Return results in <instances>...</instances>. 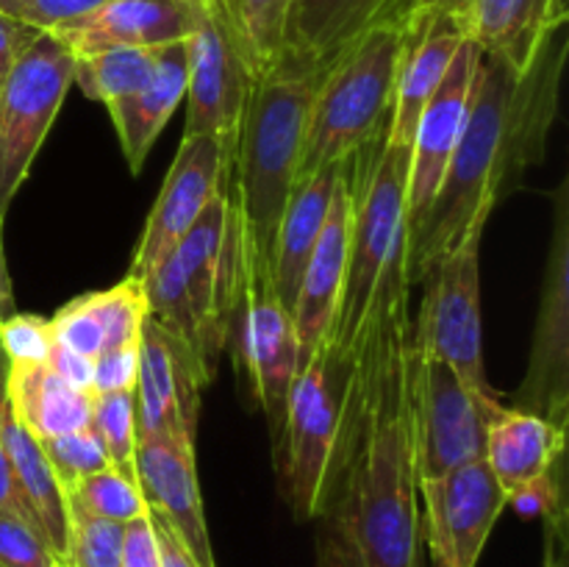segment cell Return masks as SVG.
<instances>
[{"label": "cell", "instance_id": "6", "mask_svg": "<svg viewBox=\"0 0 569 567\" xmlns=\"http://www.w3.org/2000/svg\"><path fill=\"white\" fill-rule=\"evenodd\" d=\"M350 384L353 356L322 345L289 389L276 465L283 498L298 520H317L322 509L348 417Z\"/></svg>", "mask_w": 569, "mask_h": 567}, {"label": "cell", "instance_id": "20", "mask_svg": "<svg viewBox=\"0 0 569 567\" xmlns=\"http://www.w3.org/2000/svg\"><path fill=\"white\" fill-rule=\"evenodd\" d=\"M350 220H353V192H350L348 172H345L342 165L326 226H322L320 239L311 250V259L303 270V281H300V292L292 309L295 331H298L300 342V367L331 339L339 298H342L345 267H348Z\"/></svg>", "mask_w": 569, "mask_h": 567}, {"label": "cell", "instance_id": "8", "mask_svg": "<svg viewBox=\"0 0 569 567\" xmlns=\"http://www.w3.org/2000/svg\"><path fill=\"white\" fill-rule=\"evenodd\" d=\"M228 342H233V361L248 378L250 392L264 411L272 450H276L287 420L289 389L300 367V342L292 315L278 300L270 272L239 261L237 248H233Z\"/></svg>", "mask_w": 569, "mask_h": 567}, {"label": "cell", "instance_id": "11", "mask_svg": "<svg viewBox=\"0 0 569 567\" xmlns=\"http://www.w3.org/2000/svg\"><path fill=\"white\" fill-rule=\"evenodd\" d=\"M553 242L545 265L526 378L515 409L567 428L569 417V178L553 192Z\"/></svg>", "mask_w": 569, "mask_h": 567}, {"label": "cell", "instance_id": "33", "mask_svg": "<svg viewBox=\"0 0 569 567\" xmlns=\"http://www.w3.org/2000/svg\"><path fill=\"white\" fill-rule=\"evenodd\" d=\"M42 448L50 467H53L56 478H59L61 489H64V495L83 476H92V472L103 470V467H111L109 450H106L103 439L94 431L92 422L78 428V431L61 434V437L53 439H42Z\"/></svg>", "mask_w": 569, "mask_h": 567}, {"label": "cell", "instance_id": "36", "mask_svg": "<svg viewBox=\"0 0 569 567\" xmlns=\"http://www.w3.org/2000/svg\"><path fill=\"white\" fill-rule=\"evenodd\" d=\"M50 320V331H53V339L61 345V348L72 350V354H81L87 359H98L106 348L103 328H100L98 317L89 309L87 298H76L70 304L61 306Z\"/></svg>", "mask_w": 569, "mask_h": 567}, {"label": "cell", "instance_id": "34", "mask_svg": "<svg viewBox=\"0 0 569 567\" xmlns=\"http://www.w3.org/2000/svg\"><path fill=\"white\" fill-rule=\"evenodd\" d=\"M53 350V331L48 317L20 315L0 320V354L9 365H48Z\"/></svg>", "mask_w": 569, "mask_h": 567}, {"label": "cell", "instance_id": "9", "mask_svg": "<svg viewBox=\"0 0 569 567\" xmlns=\"http://www.w3.org/2000/svg\"><path fill=\"white\" fill-rule=\"evenodd\" d=\"M76 56L56 33L42 31L0 81V217L42 150L72 87Z\"/></svg>", "mask_w": 569, "mask_h": 567}, {"label": "cell", "instance_id": "16", "mask_svg": "<svg viewBox=\"0 0 569 567\" xmlns=\"http://www.w3.org/2000/svg\"><path fill=\"white\" fill-rule=\"evenodd\" d=\"M481 48L465 39L459 53L450 61L442 83L422 109L415 128L409 153V178H406V228L415 226L422 211L431 206L445 170H448L453 150L459 145L467 111H470L472 81Z\"/></svg>", "mask_w": 569, "mask_h": 567}, {"label": "cell", "instance_id": "17", "mask_svg": "<svg viewBox=\"0 0 569 567\" xmlns=\"http://www.w3.org/2000/svg\"><path fill=\"white\" fill-rule=\"evenodd\" d=\"M137 484L150 511L164 517L200 567H217L206 528L194 437L159 434L137 445Z\"/></svg>", "mask_w": 569, "mask_h": 567}, {"label": "cell", "instance_id": "21", "mask_svg": "<svg viewBox=\"0 0 569 567\" xmlns=\"http://www.w3.org/2000/svg\"><path fill=\"white\" fill-rule=\"evenodd\" d=\"M467 39L456 17L445 14H409L406 17V48L400 59L398 83H395L392 111L387 122V139L411 148L415 128L422 109L442 83L450 61Z\"/></svg>", "mask_w": 569, "mask_h": 567}, {"label": "cell", "instance_id": "43", "mask_svg": "<svg viewBox=\"0 0 569 567\" xmlns=\"http://www.w3.org/2000/svg\"><path fill=\"white\" fill-rule=\"evenodd\" d=\"M0 509L17 511V515H22L26 520H31L33 526L39 528L37 517H33L31 506H28L26 495H22L20 484H17L14 478V470H11L9 465V456H6V448H3V437H0Z\"/></svg>", "mask_w": 569, "mask_h": 567}, {"label": "cell", "instance_id": "22", "mask_svg": "<svg viewBox=\"0 0 569 567\" xmlns=\"http://www.w3.org/2000/svg\"><path fill=\"white\" fill-rule=\"evenodd\" d=\"M565 445L567 428L503 404L489 420L483 459L511 500L531 484L561 470Z\"/></svg>", "mask_w": 569, "mask_h": 567}, {"label": "cell", "instance_id": "42", "mask_svg": "<svg viewBox=\"0 0 569 567\" xmlns=\"http://www.w3.org/2000/svg\"><path fill=\"white\" fill-rule=\"evenodd\" d=\"M150 520H153L156 528V539H159V554H161V567H200L198 559L189 554V548L183 545V539L172 531L170 523L164 520L161 515L150 511Z\"/></svg>", "mask_w": 569, "mask_h": 567}, {"label": "cell", "instance_id": "31", "mask_svg": "<svg viewBox=\"0 0 569 567\" xmlns=\"http://www.w3.org/2000/svg\"><path fill=\"white\" fill-rule=\"evenodd\" d=\"M92 426L109 450L111 467L137 478V395L111 392L92 398Z\"/></svg>", "mask_w": 569, "mask_h": 567}, {"label": "cell", "instance_id": "25", "mask_svg": "<svg viewBox=\"0 0 569 567\" xmlns=\"http://www.w3.org/2000/svg\"><path fill=\"white\" fill-rule=\"evenodd\" d=\"M187 81L189 39H183V42H172L161 48L159 67H156V76L150 78L148 87L106 106L131 172L142 170L144 159H148L159 133L164 131L167 120L181 106L183 94H187Z\"/></svg>", "mask_w": 569, "mask_h": 567}, {"label": "cell", "instance_id": "30", "mask_svg": "<svg viewBox=\"0 0 569 567\" xmlns=\"http://www.w3.org/2000/svg\"><path fill=\"white\" fill-rule=\"evenodd\" d=\"M67 504H76L78 509L89 511V515L114 523H128L133 517L148 515V504L139 493L137 478H128L126 472L114 470V467H103V470L72 484L67 489Z\"/></svg>", "mask_w": 569, "mask_h": 567}, {"label": "cell", "instance_id": "26", "mask_svg": "<svg viewBox=\"0 0 569 567\" xmlns=\"http://www.w3.org/2000/svg\"><path fill=\"white\" fill-rule=\"evenodd\" d=\"M6 395L17 420L39 442L78 431L92 422L94 395L67 384L48 365H9Z\"/></svg>", "mask_w": 569, "mask_h": 567}, {"label": "cell", "instance_id": "37", "mask_svg": "<svg viewBox=\"0 0 569 567\" xmlns=\"http://www.w3.org/2000/svg\"><path fill=\"white\" fill-rule=\"evenodd\" d=\"M103 3L106 0H0V11L22 26L56 33Z\"/></svg>", "mask_w": 569, "mask_h": 567}, {"label": "cell", "instance_id": "35", "mask_svg": "<svg viewBox=\"0 0 569 567\" xmlns=\"http://www.w3.org/2000/svg\"><path fill=\"white\" fill-rule=\"evenodd\" d=\"M56 554L31 520L0 509V567H53Z\"/></svg>", "mask_w": 569, "mask_h": 567}, {"label": "cell", "instance_id": "44", "mask_svg": "<svg viewBox=\"0 0 569 567\" xmlns=\"http://www.w3.org/2000/svg\"><path fill=\"white\" fill-rule=\"evenodd\" d=\"M476 0H409V14H445L456 17V20H465V14L470 11V6Z\"/></svg>", "mask_w": 569, "mask_h": 567}, {"label": "cell", "instance_id": "39", "mask_svg": "<svg viewBox=\"0 0 569 567\" xmlns=\"http://www.w3.org/2000/svg\"><path fill=\"white\" fill-rule=\"evenodd\" d=\"M120 567H161L159 539L150 515L133 517L122 531V556Z\"/></svg>", "mask_w": 569, "mask_h": 567}, {"label": "cell", "instance_id": "18", "mask_svg": "<svg viewBox=\"0 0 569 567\" xmlns=\"http://www.w3.org/2000/svg\"><path fill=\"white\" fill-rule=\"evenodd\" d=\"M406 11L409 0H292L276 70L322 76L348 44L376 26L403 20Z\"/></svg>", "mask_w": 569, "mask_h": 567}, {"label": "cell", "instance_id": "2", "mask_svg": "<svg viewBox=\"0 0 569 567\" xmlns=\"http://www.w3.org/2000/svg\"><path fill=\"white\" fill-rule=\"evenodd\" d=\"M567 28L545 42L526 70L481 53L472 81L470 111L431 206L406 228V281L422 278L459 245L478 217H489L509 183L548 150L559 115L567 61Z\"/></svg>", "mask_w": 569, "mask_h": 567}, {"label": "cell", "instance_id": "23", "mask_svg": "<svg viewBox=\"0 0 569 567\" xmlns=\"http://www.w3.org/2000/svg\"><path fill=\"white\" fill-rule=\"evenodd\" d=\"M567 0H476L461 20L481 53L526 70L550 37L567 28Z\"/></svg>", "mask_w": 569, "mask_h": 567}, {"label": "cell", "instance_id": "46", "mask_svg": "<svg viewBox=\"0 0 569 567\" xmlns=\"http://www.w3.org/2000/svg\"><path fill=\"white\" fill-rule=\"evenodd\" d=\"M53 567H67V565H64V561H56V565H53Z\"/></svg>", "mask_w": 569, "mask_h": 567}, {"label": "cell", "instance_id": "12", "mask_svg": "<svg viewBox=\"0 0 569 567\" xmlns=\"http://www.w3.org/2000/svg\"><path fill=\"white\" fill-rule=\"evenodd\" d=\"M509 495L476 459L439 478L420 481V537H426L433 567H478L495 523Z\"/></svg>", "mask_w": 569, "mask_h": 567}, {"label": "cell", "instance_id": "45", "mask_svg": "<svg viewBox=\"0 0 569 567\" xmlns=\"http://www.w3.org/2000/svg\"><path fill=\"white\" fill-rule=\"evenodd\" d=\"M17 311L14 304V284H11L9 265H6V248H3V217H0V320L11 317Z\"/></svg>", "mask_w": 569, "mask_h": 567}, {"label": "cell", "instance_id": "32", "mask_svg": "<svg viewBox=\"0 0 569 567\" xmlns=\"http://www.w3.org/2000/svg\"><path fill=\"white\" fill-rule=\"evenodd\" d=\"M67 567H120L126 523L94 517L76 504H67Z\"/></svg>", "mask_w": 569, "mask_h": 567}, {"label": "cell", "instance_id": "10", "mask_svg": "<svg viewBox=\"0 0 569 567\" xmlns=\"http://www.w3.org/2000/svg\"><path fill=\"white\" fill-rule=\"evenodd\" d=\"M411 428H415L417 478H439L461 465L483 459L487 431L500 398L467 387L453 367L415 350L409 339Z\"/></svg>", "mask_w": 569, "mask_h": 567}, {"label": "cell", "instance_id": "24", "mask_svg": "<svg viewBox=\"0 0 569 567\" xmlns=\"http://www.w3.org/2000/svg\"><path fill=\"white\" fill-rule=\"evenodd\" d=\"M342 165L322 167V170L300 178L289 195L287 209H283L281 226L276 233V250H272V287H276L278 300L289 315H292L295 300H298L311 250H315L322 226H326Z\"/></svg>", "mask_w": 569, "mask_h": 567}, {"label": "cell", "instance_id": "29", "mask_svg": "<svg viewBox=\"0 0 569 567\" xmlns=\"http://www.w3.org/2000/svg\"><path fill=\"white\" fill-rule=\"evenodd\" d=\"M103 328L106 348H133L142 339L144 320H148V300H144L142 284L137 278L126 276L120 284L103 292L83 295Z\"/></svg>", "mask_w": 569, "mask_h": 567}, {"label": "cell", "instance_id": "3", "mask_svg": "<svg viewBox=\"0 0 569 567\" xmlns=\"http://www.w3.org/2000/svg\"><path fill=\"white\" fill-rule=\"evenodd\" d=\"M320 76L270 72L253 81L226 176L237 256L272 276V250L300 172L306 120Z\"/></svg>", "mask_w": 569, "mask_h": 567}, {"label": "cell", "instance_id": "4", "mask_svg": "<svg viewBox=\"0 0 569 567\" xmlns=\"http://www.w3.org/2000/svg\"><path fill=\"white\" fill-rule=\"evenodd\" d=\"M406 48V17L356 39L322 70L306 120L300 178L342 165L387 131Z\"/></svg>", "mask_w": 569, "mask_h": 567}, {"label": "cell", "instance_id": "5", "mask_svg": "<svg viewBox=\"0 0 569 567\" xmlns=\"http://www.w3.org/2000/svg\"><path fill=\"white\" fill-rule=\"evenodd\" d=\"M409 153L411 148L389 142L383 131L345 161L350 192H353V220H350L342 298L328 339V345L339 354L353 356L383 272L395 256L406 250Z\"/></svg>", "mask_w": 569, "mask_h": 567}, {"label": "cell", "instance_id": "1", "mask_svg": "<svg viewBox=\"0 0 569 567\" xmlns=\"http://www.w3.org/2000/svg\"><path fill=\"white\" fill-rule=\"evenodd\" d=\"M406 250L387 267L359 345L348 417L317 515L320 567H420Z\"/></svg>", "mask_w": 569, "mask_h": 567}, {"label": "cell", "instance_id": "28", "mask_svg": "<svg viewBox=\"0 0 569 567\" xmlns=\"http://www.w3.org/2000/svg\"><path fill=\"white\" fill-rule=\"evenodd\" d=\"M248 56L256 78L270 76L281 59L283 22L292 0H211Z\"/></svg>", "mask_w": 569, "mask_h": 567}, {"label": "cell", "instance_id": "38", "mask_svg": "<svg viewBox=\"0 0 569 567\" xmlns=\"http://www.w3.org/2000/svg\"><path fill=\"white\" fill-rule=\"evenodd\" d=\"M137 372H139V345H133V348L103 350V354L94 359L92 395L133 392V389H137Z\"/></svg>", "mask_w": 569, "mask_h": 567}, {"label": "cell", "instance_id": "13", "mask_svg": "<svg viewBox=\"0 0 569 567\" xmlns=\"http://www.w3.org/2000/svg\"><path fill=\"white\" fill-rule=\"evenodd\" d=\"M256 72L211 0L189 37L187 137H217L233 150Z\"/></svg>", "mask_w": 569, "mask_h": 567}, {"label": "cell", "instance_id": "7", "mask_svg": "<svg viewBox=\"0 0 569 567\" xmlns=\"http://www.w3.org/2000/svg\"><path fill=\"white\" fill-rule=\"evenodd\" d=\"M489 217H478L448 256L422 278V304L411 320V345L442 359L478 395L498 398L483 367L481 239Z\"/></svg>", "mask_w": 569, "mask_h": 567}, {"label": "cell", "instance_id": "14", "mask_svg": "<svg viewBox=\"0 0 569 567\" xmlns=\"http://www.w3.org/2000/svg\"><path fill=\"white\" fill-rule=\"evenodd\" d=\"M233 150L217 137H187L176 150L164 183L159 189L153 209H150L144 231L139 237L137 250L128 276L142 281L164 256L172 253L178 239L192 228L200 211L220 192L228 176Z\"/></svg>", "mask_w": 569, "mask_h": 567}, {"label": "cell", "instance_id": "41", "mask_svg": "<svg viewBox=\"0 0 569 567\" xmlns=\"http://www.w3.org/2000/svg\"><path fill=\"white\" fill-rule=\"evenodd\" d=\"M48 367L56 372V376L64 378L67 384H72V387L89 389V392H92L94 361L87 359V356L72 354V350L61 348V345L53 339V350H50L48 356Z\"/></svg>", "mask_w": 569, "mask_h": 567}, {"label": "cell", "instance_id": "15", "mask_svg": "<svg viewBox=\"0 0 569 567\" xmlns=\"http://www.w3.org/2000/svg\"><path fill=\"white\" fill-rule=\"evenodd\" d=\"M211 378L214 372L183 339L148 317L139 339V372L133 389L139 439L159 434L194 437L200 392Z\"/></svg>", "mask_w": 569, "mask_h": 567}, {"label": "cell", "instance_id": "19", "mask_svg": "<svg viewBox=\"0 0 569 567\" xmlns=\"http://www.w3.org/2000/svg\"><path fill=\"white\" fill-rule=\"evenodd\" d=\"M206 3L209 0H106L56 37L76 59L111 48H164L198 31Z\"/></svg>", "mask_w": 569, "mask_h": 567}, {"label": "cell", "instance_id": "27", "mask_svg": "<svg viewBox=\"0 0 569 567\" xmlns=\"http://www.w3.org/2000/svg\"><path fill=\"white\" fill-rule=\"evenodd\" d=\"M159 56L161 48H111L78 56L72 83H78L87 98L111 106L148 87L159 67Z\"/></svg>", "mask_w": 569, "mask_h": 567}, {"label": "cell", "instance_id": "40", "mask_svg": "<svg viewBox=\"0 0 569 567\" xmlns=\"http://www.w3.org/2000/svg\"><path fill=\"white\" fill-rule=\"evenodd\" d=\"M42 31L31 26H22V22L11 20L0 11V81H3L6 72L14 67V61L26 53L28 44L39 37Z\"/></svg>", "mask_w": 569, "mask_h": 567}]
</instances>
